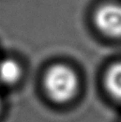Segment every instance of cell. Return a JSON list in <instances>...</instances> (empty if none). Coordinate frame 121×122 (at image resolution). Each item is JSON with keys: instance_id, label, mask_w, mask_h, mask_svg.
<instances>
[{"instance_id": "7a4b0ae2", "label": "cell", "mask_w": 121, "mask_h": 122, "mask_svg": "<svg viewBox=\"0 0 121 122\" xmlns=\"http://www.w3.org/2000/svg\"><path fill=\"white\" fill-rule=\"evenodd\" d=\"M94 21L104 34L121 38V4L111 3L101 6L96 13Z\"/></svg>"}, {"instance_id": "3957f363", "label": "cell", "mask_w": 121, "mask_h": 122, "mask_svg": "<svg viewBox=\"0 0 121 122\" xmlns=\"http://www.w3.org/2000/svg\"><path fill=\"white\" fill-rule=\"evenodd\" d=\"M107 90L118 101H121V62L113 65L105 76Z\"/></svg>"}, {"instance_id": "6da1fadb", "label": "cell", "mask_w": 121, "mask_h": 122, "mask_svg": "<svg viewBox=\"0 0 121 122\" xmlns=\"http://www.w3.org/2000/svg\"><path fill=\"white\" fill-rule=\"evenodd\" d=\"M44 85L53 101L64 103L75 95L78 81L73 70L63 64H56L46 73Z\"/></svg>"}, {"instance_id": "277c9868", "label": "cell", "mask_w": 121, "mask_h": 122, "mask_svg": "<svg viewBox=\"0 0 121 122\" xmlns=\"http://www.w3.org/2000/svg\"><path fill=\"white\" fill-rule=\"evenodd\" d=\"M20 66L14 60L5 59L0 63V80L4 84H14L20 77Z\"/></svg>"}, {"instance_id": "5b68a950", "label": "cell", "mask_w": 121, "mask_h": 122, "mask_svg": "<svg viewBox=\"0 0 121 122\" xmlns=\"http://www.w3.org/2000/svg\"><path fill=\"white\" fill-rule=\"evenodd\" d=\"M0 107H1V100H0Z\"/></svg>"}]
</instances>
